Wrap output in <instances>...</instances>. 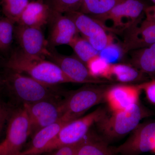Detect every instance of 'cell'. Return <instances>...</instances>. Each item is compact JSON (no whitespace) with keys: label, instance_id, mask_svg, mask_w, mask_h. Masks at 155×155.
<instances>
[{"label":"cell","instance_id":"6da1fadb","mask_svg":"<svg viewBox=\"0 0 155 155\" xmlns=\"http://www.w3.org/2000/svg\"><path fill=\"white\" fill-rule=\"evenodd\" d=\"M5 66L10 71L27 75L48 85L72 83L54 63L44 58L27 55L20 49L12 53Z\"/></svg>","mask_w":155,"mask_h":155},{"label":"cell","instance_id":"7a4b0ae2","mask_svg":"<svg viewBox=\"0 0 155 155\" xmlns=\"http://www.w3.org/2000/svg\"><path fill=\"white\" fill-rule=\"evenodd\" d=\"M10 93L17 101L31 104L48 99H60L63 93L55 86L40 82L27 75L10 71L4 79Z\"/></svg>","mask_w":155,"mask_h":155},{"label":"cell","instance_id":"3957f363","mask_svg":"<svg viewBox=\"0 0 155 155\" xmlns=\"http://www.w3.org/2000/svg\"><path fill=\"white\" fill-rule=\"evenodd\" d=\"M147 6L142 0H124L106 14L93 18L107 31L122 33L141 21Z\"/></svg>","mask_w":155,"mask_h":155},{"label":"cell","instance_id":"277c9868","mask_svg":"<svg viewBox=\"0 0 155 155\" xmlns=\"http://www.w3.org/2000/svg\"><path fill=\"white\" fill-rule=\"evenodd\" d=\"M144 113L138 103L130 109L106 114L96 124L106 141L114 140L134 130L143 117Z\"/></svg>","mask_w":155,"mask_h":155},{"label":"cell","instance_id":"5b68a950","mask_svg":"<svg viewBox=\"0 0 155 155\" xmlns=\"http://www.w3.org/2000/svg\"><path fill=\"white\" fill-rule=\"evenodd\" d=\"M106 114L104 109L99 108L85 116L69 122L42 151L78 143L86 136L92 126Z\"/></svg>","mask_w":155,"mask_h":155},{"label":"cell","instance_id":"8992f818","mask_svg":"<svg viewBox=\"0 0 155 155\" xmlns=\"http://www.w3.org/2000/svg\"><path fill=\"white\" fill-rule=\"evenodd\" d=\"M29 118L24 107L13 110L8 122L5 140L0 145V155L17 152L31 135Z\"/></svg>","mask_w":155,"mask_h":155},{"label":"cell","instance_id":"52a82bcc","mask_svg":"<svg viewBox=\"0 0 155 155\" xmlns=\"http://www.w3.org/2000/svg\"><path fill=\"white\" fill-rule=\"evenodd\" d=\"M28 114L31 125V134L54 123L64 114L62 100L48 99L22 105Z\"/></svg>","mask_w":155,"mask_h":155},{"label":"cell","instance_id":"ba28073f","mask_svg":"<svg viewBox=\"0 0 155 155\" xmlns=\"http://www.w3.org/2000/svg\"><path fill=\"white\" fill-rule=\"evenodd\" d=\"M64 15L74 22L78 32L98 51L114 42L112 35L108 34L107 31L93 17L78 11L68 12Z\"/></svg>","mask_w":155,"mask_h":155},{"label":"cell","instance_id":"9c48e42d","mask_svg":"<svg viewBox=\"0 0 155 155\" xmlns=\"http://www.w3.org/2000/svg\"><path fill=\"white\" fill-rule=\"evenodd\" d=\"M107 89L102 87H85L72 92L62 100L64 114L78 118L105 99Z\"/></svg>","mask_w":155,"mask_h":155},{"label":"cell","instance_id":"30bf717a","mask_svg":"<svg viewBox=\"0 0 155 155\" xmlns=\"http://www.w3.org/2000/svg\"><path fill=\"white\" fill-rule=\"evenodd\" d=\"M155 148V122H151L137 126L124 143L114 148V152L116 155H139Z\"/></svg>","mask_w":155,"mask_h":155},{"label":"cell","instance_id":"8fae6325","mask_svg":"<svg viewBox=\"0 0 155 155\" xmlns=\"http://www.w3.org/2000/svg\"><path fill=\"white\" fill-rule=\"evenodd\" d=\"M14 35L20 50L25 54L44 59L49 54L48 41L41 28L18 24L14 27Z\"/></svg>","mask_w":155,"mask_h":155},{"label":"cell","instance_id":"7c38bea8","mask_svg":"<svg viewBox=\"0 0 155 155\" xmlns=\"http://www.w3.org/2000/svg\"><path fill=\"white\" fill-rule=\"evenodd\" d=\"M47 57L49 61L54 63L61 68L64 74L75 83H98L103 82L99 78H95L90 74L86 64L77 57L63 55L50 49Z\"/></svg>","mask_w":155,"mask_h":155},{"label":"cell","instance_id":"4fadbf2b","mask_svg":"<svg viewBox=\"0 0 155 155\" xmlns=\"http://www.w3.org/2000/svg\"><path fill=\"white\" fill-rule=\"evenodd\" d=\"M48 24L49 25L48 48L70 45L79 33L75 23L63 14L51 10Z\"/></svg>","mask_w":155,"mask_h":155},{"label":"cell","instance_id":"5bb4252c","mask_svg":"<svg viewBox=\"0 0 155 155\" xmlns=\"http://www.w3.org/2000/svg\"><path fill=\"white\" fill-rule=\"evenodd\" d=\"M122 33L121 45L125 53L147 47L155 43V22L145 18Z\"/></svg>","mask_w":155,"mask_h":155},{"label":"cell","instance_id":"9a60e30c","mask_svg":"<svg viewBox=\"0 0 155 155\" xmlns=\"http://www.w3.org/2000/svg\"><path fill=\"white\" fill-rule=\"evenodd\" d=\"M141 89L139 85H115L106 91L105 99L113 112L126 110L138 103Z\"/></svg>","mask_w":155,"mask_h":155},{"label":"cell","instance_id":"2e32d148","mask_svg":"<svg viewBox=\"0 0 155 155\" xmlns=\"http://www.w3.org/2000/svg\"><path fill=\"white\" fill-rule=\"evenodd\" d=\"M77 119L71 115L64 114L57 122L38 130L33 135L31 148L23 153V155L42 151L57 136L64 125Z\"/></svg>","mask_w":155,"mask_h":155},{"label":"cell","instance_id":"e0dca14e","mask_svg":"<svg viewBox=\"0 0 155 155\" xmlns=\"http://www.w3.org/2000/svg\"><path fill=\"white\" fill-rule=\"evenodd\" d=\"M51 12L48 5L41 0L29 2L17 23L24 26L41 28L48 24Z\"/></svg>","mask_w":155,"mask_h":155},{"label":"cell","instance_id":"ac0fdd59","mask_svg":"<svg viewBox=\"0 0 155 155\" xmlns=\"http://www.w3.org/2000/svg\"><path fill=\"white\" fill-rule=\"evenodd\" d=\"M131 51V61L135 68L143 74L155 73V43Z\"/></svg>","mask_w":155,"mask_h":155},{"label":"cell","instance_id":"d6986e66","mask_svg":"<svg viewBox=\"0 0 155 155\" xmlns=\"http://www.w3.org/2000/svg\"><path fill=\"white\" fill-rule=\"evenodd\" d=\"M77 155H114V148L109 147L104 139H84L77 143Z\"/></svg>","mask_w":155,"mask_h":155},{"label":"cell","instance_id":"ffe728a7","mask_svg":"<svg viewBox=\"0 0 155 155\" xmlns=\"http://www.w3.org/2000/svg\"><path fill=\"white\" fill-rule=\"evenodd\" d=\"M124 0H82L79 12L92 17L107 13Z\"/></svg>","mask_w":155,"mask_h":155},{"label":"cell","instance_id":"44dd1931","mask_svg":"<svg viewBox=\"0 0 155 155\" xmlns=\"http://www.w3.org/2000/svg\"><path fill=\"white\" fill-rule=\"evenodd\" d=\"M111 79L114 77L118 81L124 83L142 80L143 73L136 68L127 64H111Z\"/></svg>","mask_w":155,"mask_h":155},{"label":"cell","instance_id":"7402d4cb","mask_svg":"<svg viewBox=\"0 0 155 155\" xmlns=\"http://www.w3.org/2000/svg\"><path fill=\"white\" fill-rule=\"evenodd\" d=\"M69 45L74 50L76 57L85 64L99 54V52L84 38L76 37Z\"/></svg>","mask_w":155,"mask_h":155},{"label":"cell","instance_id":"603a6c76","mask_svg":"<svg viewBox=\"0 0 155 155\" xmlns=\"http://www.w3.org/2000/svg\"><path fill=\"white\" fill-rule=\"evenodd\" d=\"M90 74L95 78L111 79V64L99 55L91 59L86 64Z\"/></svg>","mask_w":155,"mask_h":155},{"label":"cell","instance_id":"cb8c5ba5","mask_svg":"<svg viewBox=\"0 0 155 155\" xmlns=\"http://www.w3.org/2000/svg\"><path fill=\"white\" fill-rule=\"evenodd\" d=\"M29 3V0H4V11L8 19L18 22Z\"/></svg>","mask_w":155,"mask_h":155},{"label":"cell","instance_id":"d4e9b609","mask_svg":"<svg viewBox=\"0 0 155 155\" xmlns=\"http://www.w3.org/2000/svg\"><path fill=\"white\" fill-rule=\"evenodd\" d=\"M82 0H47V4L53 11L61 14L78 11Z\"/></svg>","mask_w":155,"mask_h":155},{"label":"cell","instance_id":"484cf974","mask_svg":"<svg viewBox=\"0 0 155 155\" xmlns=\"http://www.w3.org/2000/svg\"><path fill=\"white\" fill-rule=\"evenodd\" d=\"M14 22L8 19L0 21V50L10 47L14 34Z\"/></svg>","mask_w":155,"mask_h":155},{"label":"cell","instance_id":"4316f807","mask_svg":"<svg viewBox=\"0 0 155 155\" xmlns=\"http://www.w3.org/2000/svg\"><path fill=\"white\" fill-rule=\"evenodd\" d=\"M124 52L121 45L111 43L99 52V55L110 64L121 60Z\"/></svg>","mask_w":155,"mask_h":155},{"label":"cell","instance_id":"83f0119b","mask_svg":"<svg viewBox=\"0 0 155 155\" xmlns=\"http://www.w3.org/2000/svg\"><path fill=\"white\" fill-rule=\"evenodd\" d=\"M13 110L8 104L0 101V134L8 123Z\"/></svg>","mask_w":155,"mask_h":155},{"label":"cell","instance_id":"f1b7e54d","mask_svg":"<svg viewBox=\"0 0 155 155\" xmlns=\"http://www.w3.org/2000/svg\"><path fill=\"white\" fill-rule=\"evenodd\" d=\"M141 90L145 92L147 98L150 102L155 105V80L139 84Z\"/></svg>","mask_w":155,"mask_h":155},{"label":"cell","instance_id":"f546056e","mask_svg":"<svg viewBox=\"0 0 155 155\" xmlns=\"http://www.w3.org/2000/svg\"><path fill=\"white\" fill-rule=\"evenodd\" d=\"M77 143L65 146L58 148L55 155H77Z\"/></svg>","mask_w":155,"mask_h":155},{"label":"cell","instance_id":"4dcf8cb0","mask_svg":"<svg viewBox=\"0 0 155 155\" xmlns=\"http://www.w3.org/2000/svg\"><path fill=\"white\" fill-rule=\"evenodd\" d=\"M146 19L155 22V5L148 6L144 11Z\"/></svg>","mask_w":155,"mask_h":155},{"label":"cell","instance_id":"1f68e13d","mask_svg":"<svg viewBox=\"0 0 155 155\" xmlns=\"http://www.w3.org/2000/svg\"><path fill=\"white\" fill-rule=\"evenodd\" d=\"M4 84V80L0 78V87L2 86Z\"/></svg>","mask_w":155,"mask_h":155},{"label":"cell","instance_id":"d6a6232c","mask_svg":"<svg viewBox=\"0 0 155 155\" xmlns=\"http://www.w3.org/2000/svg\"><path fill=\"white\" fill-rule=\"evenodd\" d=\"M150 1L151 2H152L154 4V5H155V0H150Z\"/></svg>","mask_w":155,"mask_h":155},{"label":"cell","instance_id":"836d02e7","mask_svg":"<svg viewBox=\"0 0 155 155\" xmlns=\"http://www.w3.org/2000/svg\"><path fill=\"white\" fill-rule=\"evenodd\" d=\"M153 151L155 153V148H154V149L153 150Z\"/></svg>","mask_w":155,"mask_h":155},{"label":"cell","instance_id":"e575fe53","mask_svg":"<svg viewBox=\"0 0 155 155\" xmlns=\"http://www.w3.org/2000/svg\"><path fill=\"white\" fill-rule=\"evenodd\" d=\"M1 87H0V90H1Z\"/></svg>","mask_w":155,"mask_h":155},{"label":"cell","instance_id":"d590c367","mask_svg":"<svg viewBox=\"0 0 155 155\" xmlns=\"http://www.w3.org/2000/svg\"><path fill=\"white\" fill-rule=\"evenodd\" d=\"M114 155H115V154H114Z\"/></svg>","mask_w":155,"mask_h":155}]
</instances>
